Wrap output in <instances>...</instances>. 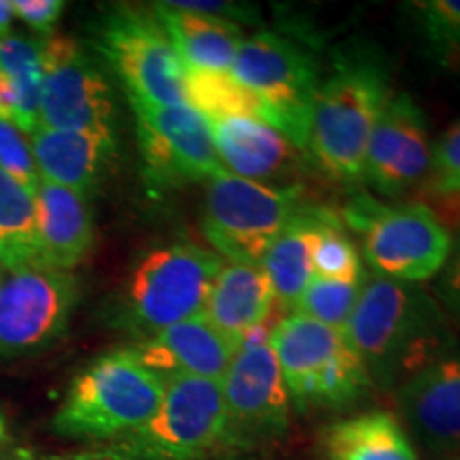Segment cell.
<instances>
[{
	"label": "cell",
	"mask_w": 460,
	"mask_h": 460,
	"mask_svg": "<svg viewBox=\"0 0 460 460\" xmlns=\"http://www.w3.org/2000/svg\"><path fill=\"white\" fill-rule=\"evenodd\" d=\"M345 339L379 388H399L450 352V320L422 284L369 275Z\"/></svg>",
	"instance_id": "6da1fadb"
},
{
	"label": "cell",
	"mask_w": 460,
	"mask_h": 460,
	"mask_svg": "<svg viewBox=\"0 0 460 460\" xmlns=\"http://www.w3.org/2000/svg\"><path fill=\"white\" fill-rule=\"evenodd\" d=\"M390 96V73L379 51L352 48L337 54L315 92L305 156L331 180L360 181L367 147Z\"/></svg>",
	"instance_id": "7a4b0ae2"
},
{
	"label": "cell",
	"mask_w": 460,
	"mask_h": 460,
	"mask_svg": "<svg viewBox=\"0 0 460 460\" xmlns=\"http://www.w3.org/2000/svg\"><path fill=\"white\" fill-rule=\"evenodd\" d=\"M164 386L130 348L115 349L75 377L51 427L68 439H118L156 413Z\"/></svg>",
	"instance_id": "3957f363"
},
{
	"label": "cell",
	"mask_w": 460,
	"mask_h": 460,
	"mask_svg": "<svg viewBox=\"0 0 460 460\" xmlns=\"http://www.w3.org/2000/svg\"><path fill=\"white\" fill-rule=\"evenodd\" d=\"M224 261L214 250L169 243L149 250L132 269L119 301V324L143 339L200 318Z\"/></svg>",
	"instance_id": "277c9868"
},
{
	"label": "cell",
	"mask_w": 460,
	"mask_h": 460,
	"mask_svg": "<svg viewBox=\"0 0 460 460\" xmlns=\"http://www.w3.org/2000/svg\"><path fill=\"white\" fill-rule=\"evenodd\" d=\"M164 396L152 418L94 460H194L226 439L220 382L200 377L164 379Z\"/></svg>",
	"instance_id": "5b68a950"
},
{
	"label": "cell",
	"mask_w": 460,
	"mask_h": 460,
	"mask_svg": "<svg viewBox=\"0 0 460 460\" xmlns=\"http://www.w3.org/2000/svg\"><path fill=\"white\" fill-rule=\"evenodd\" d=\"M301 209V188L262 183L220 172L207 181L203 234L228 262L256 264Z\"/></svg>",
	"instance_id": "8992f818"
},
{
	"label": "cell",
	"mask_w": 460,
	"mask_h": 460,
	"mask_svg": "<svg viewBox=\"0 0 460 460\" xmlns=\"http://www.w3.org/2000/svg\"><path fill=\"white\" fill-rule=\"evenodd\" d=\"M345 217L360 230L362 254L379 278L422 284L435 279L450 258V228L429 205H382L362 197Z\"/></svg>",
	"instance_id": "52a82bcc"
},
{
	"label": "cell",
	"mask_w": 460,
	"mask_h": 460,
	"mask_svg": "<svg viewBox=\"0 0 460 460\" xmlns=\"http://www.w3.org/2000/svg\"><path fill=\"white\" fill-rule=\"evenodd\" d=\"M230 75L256 96L264 122L305 154L320 68L314 56L284 34L262 31L245 37Z\"/></svg>",
	"instance_id": "ba28073f"
},
{
	"label": "cell",
	"mask_w": 460,
	"mask_h": 460,
	"mask_svg": "<svg viewBox=\"0 0 460 460\" xmlns=\"http://www.w3.org/2000/svg\"><path fill=\"white\" fill-rule=\"evenodd\" d=\"M96 48L122 79L128 101L186 105V66L152 9L115 7L96 24Z\"/></svg>",
	"instance_id": "9c48e42d"
},
{
	"label": "cell",
	"mask_w": 460,
	"mask_h": 460,
	"mask_svg": "<svg viewBox=\"0 0 460 460\" xmlns=\"http://www.w3.org/2000/svg\"><path fill=\"white\" fill-rule=\"evenodd\" d=\"M77 279L48 264H0V356L41 349L66 329L77 305Z\"/></svg>",
	"instance_id": "30bf717a"
},
{
	"label": "cell",
	"mask_w": 460,
	"mask_h": 460,
	"mask_svg": "<svg viewBox=\"0 0 460 460\" xmlns=\"http://www.w3.org/2000/svg\"><path fill=\"white\" fill-rule=\"evenodd\" d=\"M43 88L39 126L115 135V105L105 75L77 41L51 34L41 43Z\"/></svg>",
	"instance_id": "8fae6325"
},
{
	"label": "cell",
	"mask_w": 460,
	"mask_h": 460,
	"mask_svg": "<svg viewBox=\"0 0 460 460\" xmlns=\"http://www.w3.org/2000/svg\"><path fill=\"white\" fill-rule=\"evenodd\" d=\"M147 177L158 186L209 181L224 172L209 122L188 105L149 107L130 101Z\"/></svg>",
	"instance_id": "7c38bea8"
},
{
	"label": "cell",
	"mask_w": 460,
	"mask_h": 460,
	"mask_svg": "<svg viewBox=\"0 0 460 460\" xmlns=\"http://www.w3.org/2000/svg\"><path fill=\"white\" fill-rule=\"evenodd\" d=\"M226 410V439L278 435L290 416V394L269 335H252L234 352L220 379Z\"/></svg>",
	"instance_id": "4fadbf2b"
},
{
	"label": "cell",
	"mask_w": 460,
	"mask_h": 460,
	"mask_svg": "<svg viewBox=\"0 0 460 460\" xmlns=\"http://www.w3.org/2000/svg\"><path fill=\"white\" fill-rule=\"evenodd\" d=\"M433 146L422 107L405 92H393L367 147L362 180L382 197H399L430 172Z\"/></svg>",
	"instance_id": "5bb4252c"
},
{
	"label": "cell",
	"mask_w": 460,
	"mask_h": 460,
	"mask_svg": "<svg viewBox=\"0 0 460 460\" xmlns=\"http://www.w3.org/2000/svg\"><path fill=\"white\" fill-rule=\"evenodd\" d=\"M399 407L418 441L460 454V352H446L396 388Z\"/></svg>",
	"instance_id": "9a60e30c"
},
{
	"label": "cell",
	"mask_w": 460,
	"mask_h": 460,
	"mask_svg": "<svg viewBox=\"0 0 460 460\" xmlns=\"http://www.w3.org/2000/svg\"><path fill=\"white\" fill-rule=\"evenodd\" d=\"M130 349L147 369L164 379L200 377L220 382L239 345L217 332L200 315L141 339Z\"/></svg>",
	"instance_id": "2e32d148"
},
{
	"label": "cell",
	"mask_w": 460,
	"mask_h": 460,
	"mask_svg": "<svg viewBox=\"0 0 460 460\" xmlns=\"http://www.w3.org/2000/svg\"><path fill=\"white\" fill-rule=\"evenodd\" d=\"M222 169L243 180L275 183L296 169L305 154L288 137L262 119H207Z\"/></svg>",
	"instance_id": "e0dca14e"
},
{
	"label": "cell",
	"mask_w": 460,
	"mask_h": 460,
	"mask_svg": "<svg viewBox=\"0 0 460 460\" xmlns=\"http://www.w3.org/2000/svg\"><path fill=\"white\" fill-rule=\"evenodd\" d=\"M31 149L41 181L92 197L115 156V135L68 132L37 126L31 132Z\"/></svg>",
	"instance_id": "ac0fdd59"
},
{
	"label": "cell",
	"mask_w": 460,
	"mask_h": 460,
	"mask_svg": "<svg viewBox=\"0 0 460 460\" xmlns=\"http://www.w3.org/2000/svg\"><path fill=\"white\" fill-rule=\"evenodd\" d=\"M39 261L68 271L82 264L94 245V214L90 199L75 190L41 181L37 188Z\"/></svg>",
	"instance_id": "d6986e66"
},
{
	"label": "cell",
	"mask_w": 460,
	"mask_h": 460,
	"mask_svg": "<svg viewBox=\"0 0 460 460\" xmlns=\"http://www.w3.org/2000/svg\"><path fill=\"white\" fill-rule=\"evenodd\" d=\"M269 341L278 356L281 376L296 407H309L315 379L331 360L348 345L343 331L292 314L269 332Z\"/></svg>",
	"instance_id": "ffe728a7"
},
{
	"label": "cell",
	"mask_w": 460,
	"mask_h": 460,
	"mask_svg": "<svg viewBox=\"0 0 460 460\" xmlns=\"http://www.w3.org/2000/svg\"><path fill=\"white\" fill-rule=\"evenodd\" d=\"M275 305L271 281L256 264L224 262L211 286L203 318L234 345H243Z\"/></svg>",
	"instance_id": "44dd1931"
},
{
	"label": "cell",
	"mask_w": 460,
	"mask_h": 460,
	"mask_svg": "<svg viewBox=\"0 0 460 460\" xmlns=\"http://www.w3.org/2000/svg\"><path fill=\"white\" fill-rule=\"evenodd\" d=\"M152 11L175 45L186 71L230 73L245 41L241 24L220 15L183 9L177 3H156Z\"/></svg>",
	"instance_id": "7402d4cb"
},
{
	"label": "cell",
	"mask_w": 460,
	"mask_h": 460,
	"mask_svg": "<svg viewBox=\"0 0 460 460\" xmlns=\"http://www.w3.org/2000/svg\"><path fill=\"white\" fill-rule=\"evenodd\" d=\"M324 211L298 209L286 224L262 258L261 267L271 281L275 301L281 307L295 309L303 290L314 278V243Z\"/></svg>",
	"instance_id": "603a6c76"
},
{
	"label": "cell",
	"mask_w": 460,
	"mask_h": 460,
	"mask_svg": "<svg viewBox=\"0 0 460 460\" xmlns=\"http://www.w3.org/2000/svg\"><path fill=\"white\" fill-rule=\"evenodd\" d=\"M331 460H418L402 424L388 411H369L332 424L324 433Z\"/></svg>",
	"instance_id": "cb8c5ba5"
},
{
	"label": "cell",
	"mask_w": 460,
	"mask_h": 460,
	"mask_svg": "<svg viewBox=\"0 0 460 460\" xmlns=\"http://www.w3.org/2000/svg\"><path fill=\"white\" fill-rule=\"evenodd\" d=\"M39 262L37 199L0 169V264L24 267Z\"/></svg>",
	"instance_id": "d4e9b609"
},
{
	"label": "cell",
	"mask_w": 460,
	"mask_h": 460,
	"mask_svg": "<svg viewBox=\"0 0 460 460\" xmlns=\"http://www.w3.org/2000/svg\"><path fill=\"white\" fill-rule=\"evenodd\" d=\"M186 102L205 119L254 118L264 122L261 102L230 73L186 71Z\"/></svg>",
	"instance_id": "484cf974"
},
{
	"label": "cell",
	"mask_w": 460,
	"mask_h": 460,
	"mask_svg": "<svg viewBox=\"0 0 460 460\" xmlns=\"http://www.w3.org/2000/svg\"><path fill=\"white\" fill-rule=\"evenodd\" d=\"M424 49L437 65H460V0H413L402 4Z\"/></svg>",
	"instance_id": "4316f807"
},
{
	"label": "cell",
	"mask_w": 460,
	"mask_h": 460,
	"mask_svg": "<svg viewBox=\"0 0 460 460\" xmlns=\"http://www.w3.org/2000/svg\"><path fill=\"white\" fill-rule=\"evenodd\" d=\"M0 73L11 79L20 92L26 113L39 124L43 88L41 43L11 32L0 37Z\"/></svg>",
	"instance_id": "83f0119b"
},
{
	"label": "cell",
	"mask_w": 460,
	"mask_h": 460,
	"mask_svg": "<svg viewBox=\"0 0 460 460\" xmlns=\"http://www.w3.org/2000/svg\"><path fill=\"white\" fill-rule=\"evenodd\" d=\"M314 278L337 281H365L367 271L362 258L345 234L335 216L322 214L318 234L314 243Z\"/></svg>",
	"instance_id": "f1b7e54d"
},
{
	"label": "cell",
	"mask_w": 460,
	"mask_h": 460,
	"mask_svg": "<svg viewBox=\"0 0 460 460\" xmlns=\"http://www.w3.org/2000/svg\"><path fill=\"white\" fill-rule=\"evenodd\" d=\"M362 284L365 281H337L324 278H312L303 290L292 314L305 315L331 329L345 331L352 318L356 303H358Z\"/></svg>",
	"instance_id": "f546056e"
},
{
	"label": "cell",
	"mask_w": 460,
	"mask_h": 460,
	"mask_svg": "<svg viewBox=\"0 0 460 460\" xmlns=\"http://www.w3.org/2000/svg\"><path fill=\"white\" fill-rule=\"evenodd\" d=\"M0 169L15 181H20L26 190H31L32 194H37L41 177L34 164L31 143L24 132L3 118H0Z\"/></svg>",
	"instance_id": "4dcf8cb0"
},
{
	"label": "cell",
	"mask_w": 460,
	"mask_h": 460,
	"mask_svg": "<svg viewBox=\"0 0 460 460\" xmlns=\"http://www.w3.org/2000/svg\"><path fill=\"white\" fill-rule=\"evenodd\" d=\"M433 188L439 194H460V122L447 128L433 147Z\"/></svg>",
	"instance_id": "1f68e13d"
},
{
	"label": "cell",
	"mask_w": 460,
	"mask_h": 460,
	"mask_svg": "<svg viewBox=\"0 0 460 460\" xmlns=\"http://www.w3.org/2000/svg\"><path fill=\"white\" fill-rule=\"evenodd\" d=\"M435 301L444 309L446 318L460 329V237L454 241L446 267L435 278Z\"/></svg>",
	"instance_id": "d6a6232c"
},
{
	"label": "cell",
	"mask_w": 460,
	"mask_h": 460,
	"mask_svg": "<svg viewBox=\"0 0 460 460\" xmlns=\"http://www.w3.org/2000/svg\"><path fill=\"white\" fill-rule=\"evenodd\" d=\"M11 11H13V17H20L32 31L51 34L65 11V3L62 0H13Z\"/></svg>",
	"instance_id": "836d02e7"
},
{
	"label": "cell",
	"mask_w": 460,
	"mask_h": 460,
	"mask_svg": "<svg viewBox=\"0 0 460 460\" xmlns=\"http://www.w3.org/2000/svg\"><path fill=\"white\" fill-rule=\"evenodd\" d=\"M0 118L7 119V122L15 124L24 135H31V132L37 128V122L26 113L24 102H22L20 92L7 75L0 73Z\"/></svg>",
	"instance_id": "e575fe53"
},
{
	"label": "cell",
	"mask_w": 460,
	"mask_h": 460,
	"mask_svg": "<svg viewBox=\"0 0 460 460\" xmlns=\"http://www.w3.org/2000/svg\"><path fill=\"white\" fill-rule=\"evenodd\" d=\"M0 460H32V454L24 447L11 446L9 441L0 444Z\"/></svg>",
	"instance_id": "d590c367"
},
{
	"label": "cell",
	"mask_w": 460,
	"mask_h": 460,
	"mask_svg": "<svg viewBox=\"0 0 460 460\" xmlns=\"http://www.w3.org/2000/svg\"><path fill=\"white\" fill-rule=\"evenodd\" d=\"M11 20H13V11H11L9 0H0V37L9 34Z\"/></svg>",
	"instance_id": "8d00e7d4"
},
{
	"label": "cell",
	"mask_w": 460,
	"mask_h": 460,
	"mask_svg": "<svg viewBox=\"0 0 460 460\" xmlns=\"http://www.w3.org/2000/svg\"><path fill=\"white\" fill-rule=\"evenodd\" d=\"M9 441V430H7V420L0 413V444Z\"/></svg>",
	"instance_id": "74e56055"
}]
</instances>
